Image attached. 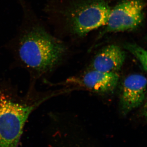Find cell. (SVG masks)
<instances>
[{"label":"cell","instance_id":"obj_4","mask_svg":"<svg viewBox=\"0 0 147 147\" xmlns=\"http://www.w3.org/2000/svg\"><path fill=\"white\" fill-rule=\"evenodd\" d=\"M147 79L140 74H133L124 79L121 87L119 105L125 115L139 108L146 97Z\"/></svg>","mask_w":147,"mask_h":147},{"label":"cell","instance_id":"obj_2","mask_svg":"<svg viewBox=\"0 0 147 147\" xmlns=\"http://www.w3.org/2000/svg\"><path fill=\"white\" fill-rule=\"evenodd\" d=\"M111 9L109 4L104 0H82L69 9L66 17L72 32L83 37L105 26Z\"/></svg>","mask_w":147,"mask_h":147},{"label":"cell","instance_id":"obj_1","mask_svg":"<svg viewBox=\"0 0 147 147\" xmlns=\"http://www.w3.org/2000/svg\"><path fill=\"white\" fill-rule=\"evenodd\" d=\"M64 44L42 28L35 27L21 37L15 54L19 63L33 76L51 72L65 55Z\"/></svg>","mask_w":147,"mask_h":147},{"label":"cell","instance_id":"obj_6","mask_svg":"<svg viewBox=\"0 0 147 147\" xmlns=\"http://www.w3.org/2000/svg\"><path fill=\"white\" fill-rule=\"evenodd\" d=\"M126 59L125 51L115 44L105 46L95 56L92 69L102 72L117 73Z\"/></svg>","mask_w":147,"mask_h":147},{"label":"cell","instance_id":"obj_3","mask_svg":"<svg viewBox=\"0 0 147 147\" xmlns=\"http://www.w3.org/2000/svg\"><path fill=\"white\" fill-rule=\"evenodd\" d=\"M146 4L143 0H124L111 8L107 24L100 34L133 30L144 18Z\"/></svg>","mask_w":147,"mask_h":147},{"label":"cell","instance_id":"obj_7","mask_svg":"<svg viewBox=\"0 0 147 147\" xmlns=\"http://www.w3.org/2000/svg\"><path fill=\"white\" fill-rule=\"evenodd\" d=\"M125 50H127L138 60L144 71H147V52L144 48L134 43L127 42L124 45Z\"/></svg>","mask_w":147,"mask_h":147},{"label":"cell","instance_id":"obj_5","mask_svg":"<svg viewBox=\"0 0 147 147\" xmlns=\"http://www.w3.org/2000/svg\"><path fill=\"white\" fill-rule=\"evenodd\" d=\"M119 79L116 72H102L91 69L80 77L69 79L67 82L96 93L106 94L115 89Z\"/></svg>","mask_w":147,"mask_h":147}]
</instances>
